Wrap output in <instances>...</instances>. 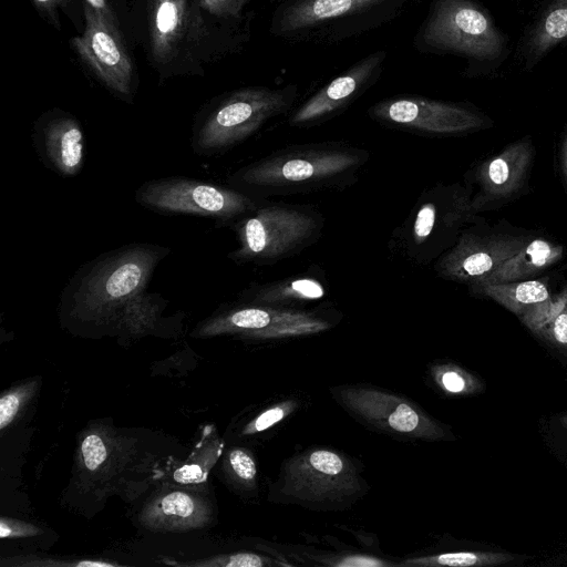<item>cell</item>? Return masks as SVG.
<instances>
[{
  "label": "cell",
  "instance_id": "44dd1931",
  "mask_svg": "<svg viewBox=\"0 0 567 567\" xmlns=\"http://www.w3.org/2000/svg\"><path fill=\"white\" fill-rule=\"evenodd\" d=\"M321 281L308 276L286 278L262 285H251L240 299L247 303L293 308L298 303L313 301L324 296Z\"/></svg>",
  "mask_w": 567,
  "mask_h": 567
},
{
  "label": "cell",
  "instance_id": "8992f818",
  "mask_svg": "<svg viewBox=\"0 0 567 567\" xmlns=\"http://www.w3.org/2000/svg\"><path fill=\"white\" fill-rule=\"evenodd\" d=\"M472 212L463 189L436 184L419 196L393 230L390 248L410 262H432L455 244L453 236Z\"/></svg>",
  "mask_w": 567,
  "mask_h": 567
},
{
  "label": "cell",
  "instance_id": "f546056e",
  "mask_svg": "<svg viewBox=\"0 0 567 567\" xmlns=\"http://www.w3.org/2000/svg\"><path fill=\"white\" fill-rule=\"evenodd\" d=\"M296 409L297 401L295 400H286L276 403L260 412L256 417L248 422L243 430V434L252 435L264 432L285 420Z\"/></svg>",
  "mask_w": 567,
  "mask_h": 567
},
{
  "label": "cell",
  "instance_id": "2e32d148",
  "mask_svg": "<svg viewBox=\"0 0 567 567\" xmlns=\"http://www.w3.org/2000/svg\"><path fill=\"white\" fill-rule=\"evenodd\" d=\"M32 141L42 164L62 177H73L83 167L85 136L70 113L52 110L34 123Z\"/></svg>",
  "mask_w": 567,
  "mask_h": 567
},
{
  "label": "cell",
  "instance_id": "f1b7e54d",
  "mask_svg": "<svg viewBox=\"0 0 567 567\" xmlns=\"http://www.w3.org/2000/svg\"><path fill=\"white\" fill-rule=\"evenodd\" d=\"M187 565L206 567H264L290 566L289 563L271 559L255 553H235L216 556L207 560L195 561Z\"/></svg>",
  "mask_w": 567,
  "mask_h": 567
},
{
  "label": "cell",
  "instance_id": "9a60e30c",
  "mask_svg": "<svg viewBox=\"0 0 567 567\" xmlns=\"http://www.w3.org/2000/svg\"><path fill=\"white\" fill-rule=\"evenodd\" d=\"M525 243L524 237L463 231L456 243L436 259L434 270L446 280L474 286L515 255Z\"/></svg>",
  "mask_w": 567,
  "mask_h": 567
},
{
  "label": "cell",
  "instance_id": "8d00e7d4",
  "mask_svg": "<svg viewBox=\"0 0 567 567\" xmlns=\"http://www.w3.org/2000/svg\"><path fill=\"white\" fill-rule=\"evenodd\" d=\"M90 7H92L96 12H99L104 19L109 22L117 27V19L112 11L111 7L107 4L106 0H84Z\"/></svg>",
  "mask_w": 567,
  "mask_h": 567
},
{
  "label": "cell",
  "instance_id": "7a4b0ae2",
  "mask_svg": "<svg viewBox=\"0 0 567 567\" xmlns=\"http://www.w3.org/2000/svg\"><path fill=\"white\" fill-rule=\"evenodd\" d=\"M169 252L168 247L147 243L103 252L70 278L61 296L62 313L80 323H113L124 303L146 290L157 265Z\"/></svg>",
  "mask_w": 567,
  "mask_h": 567
},
{
  "label": "cell",
  "instance_id": "4fadbf2b",
  "mask_svg": "<svg viewBox=\"0 0 567 567\" xmlns=\"http://www.w3.org/2000/svg\"><path fill=\"white\" fill-rule=\"evenodd\" d=\"M386 58L388 51L380 49L355 61L295 106L290 112L289 124L295 127H310L342 113L379 82Z\"/></svg>",
  "mask_w": 567,
  "mask_h": 567
},
{
  "label": "cell",
  "instance_id": "277c9868",
  "mask_svg": "<svg viewBox=\"0 0 567 567\" xmlns=\"http://www.w3.org/2000/svg\"><path fill=\"white\" fill-rule=\"evenodd\" d=\"M298 97L295 83L246 86L224 94L197 116L192 135L194 153L213 156L227 152L270 120L291 112Z\"/></svg>",
  "mask_w": 567,
  "mask_h": 567
},
{
  "label": "cell",
  "instance_id": "5b68a950",
  "mask_svg": "<svg viewBox=\"0 0 567 567\" xmlns=\"http://www.w3.org/2000/svg\"><path fill=\"white\" fill-rule=\"evenodd\" d=\"M238 247L228 254L236 264L272 265L300 254L322 236L324 217L309 205L264 200L233 225Z\"/></svg>",
  "mask_w": 567,
  "mask_h": 567
},
{
  "label": "cell",
  "instance_id": "3957f363",
  "mask_svg": "<svg viewBox=\"0 0 567 567\" xmlns=\"http://www.w3.org/2000/svg\"><path fill=\"white\" fill-rule=\"evenodd\" d=\"M415 0H275L269 33L288 43L332 45L377 30Z\"/></svg>",
  "mask_w": 567,
  "mask_h": 567
},
{
  "label": "cell",
  "instance_id": "7402d4cb",
  "mask_svg": "<svg viewBox=\"0 0 567 567\" xmlns=\"http://www.w3.org/2000/svg\"><path fill=\"white\" fill-rule=\"evenodd\" d=\"M519 319L533 333L567 351V285L556 296L529 308Z\"/></svg>",
  "mask_w": 567,
  "mask_h": 567
},
{
  "label": "cell",
  "instance_id": "ffe728a7",
  "mask_svg": "<svg viewBox=\"0 0 567 567\" xmlns=\"http://www.w3.org/2000/svg\"><path fill=\"white\" fill-rule=\"evenodd\" d=\"M564 250L559 245L536 238L526 241L512 257L501 264L491 275L471 288L482 285L518 281L558 262Z\"/></svg>",
  "mask_w": 567,
  "mask_h": 567
},
{
  "label": "cell",
  "instance_id": "836d02e7",
  "mask_svg": "<svg viewBox=\"0 0 567 567\" xmlns=\"http://www.w3.org/2000/svg\"><path fill=\"white\" fill-rule=\"evenodd\" d=\"M326 565L336 567H382L392 566V563L384 561L380 558H375L367 555H348L336 558L331 561H326Z\"/></svg>",
  "mask_w": 567,
  "mask_h": 567
},
{
  "label": "cell",
  "instance_id": "ac0fdd59",
  "mask_svg": "<svg viewBox=\"0 0 567 567\" xmlns=\"http://www.w3.org/2000/svg\"><path fill=\"white\" fill-rule=\"evenodd\" d=\"M195 3L190 0H152L150 48L154 62H173L194 38Z\"/></svg>",
  "mask_w": 567,
  "mask_h": 567
},
{
  "label": "cell",
  "instance_id": "8fae6325",
  "mask_svg": "<svg viewBox=\"0 0 567 567\" xmlns=\"http://www.w3.org/2000/svg\"><path fill=\"white\" fill-rule=\"evenodd\" d=\"M360 489L353 463L327 449H312L291 457L285 468L281 491L310 502L339 501Z\"/></svg>",
  "mask_w": 567,
  "mask_h": 567
},
{
  "label": "cell",
  "instance_id": "83f0119b",
  "mask_svg": "<svg viewBox=\"0 0 567 567\" xmlns=\"http://www.w3.org/2000/svg\"><path fill=\"white\" fill-rule=\"evenodd\" d=\"M431 374L436 385L449 394L471 395L484 388L477 377L454 363L435 364Z\"/></svg>",
  "mask_w": 567,
  "mask_h": 567
},
{
  "label": "cell",
  "instance_id": "e0dca14e",
  "mask_svg": "<svg viewBox=\"0 0 567 567\" xmlns=\"http://www.w3.org/2000/svg\"><path fill=\"white\" fill-rule=\"evenodd\" d=\"M533 158V145L526 141H518L482 163L474 174L481 192L471 202L472 210L478 209L486 202L505 199L518 192Z\"/></svg>",
  "mask_w": 567,
  "mask_h": 567
},
{
  "label": "cell",
  "instance_id": "603a6c76",
  "mask_svg": "<svg viewBox=\"0 0 567 567\" xmlns=\"http://www.w3.org/2000/svg\"><path fill=\"white\" fill-rule=\"evenodd\" d=\"M473 290L493 299L518 317L550 297L547 286L539 280L482 285L473 287Z\"/></svg>",
  "mask_w": 567,
  "mask_h": 567
},
{
  "label": "cell",
  "instance_id": "484cf974",
  "mask_svg": "<svg viewBox=\"0 0 567 567\" xmlns=\"http://www.w3.org/2000/svg\"><path fill=\"white\" fill-rule=\"evenodd\" d=\"M514 560V556L507 553L492 551H456L444 553L431 556L409 558L399 564L406 567H470V566H493Z\"/></svg>",
  "mask_w": 567,
  "mask_h": 567
},
{
  "label": "cell",
  "instance_id": "4316f807",
  "mask_svg": "<svg viewBox=\"0 0 567 567\" xmlns=\"http://www.w3.org/2000/svg\"><path fill=\"white\" fill-rule=\"evenodd\" d=\"M567 38V0H556L536 25L529 42V53L540 56Z\"/></svg>",
  "mask_w": 567,
  "mask_h": 567
},
{
  "label": "cell",
  "instance_id": "74e56055",
  "mask_svg": "<svg viewBox=\"0 0 567 567\" xmlns=\"http://www.w3.org/2000/svg\"><path fill=\"white\" fill-rule=\"evenodd\" d=\"M561 168L564 173V177L567 182V134L565 136L563 148H561Z\"/></svg>",
  "mask_w": 567,
  "mask_h": 567
},
{
  "label": "cell",
  "instance_id": "ba28073f",
  "mask_svg": "<svg viewBox=\"0 0 567 567\" xmlns=\"http://www.w3.org/2000/svg\"><path fill=\"white\" fill-rule=\"evenodd\" d=\"M135 200L157 213L195 215L231 226L255 210L265 199H258L231 186L172 176L145 182L137 188Z\"/></svg>",
  "mask_w": 567,
  "mask_h": 567
},
{
  "label": "cell",
  "instance_id": "6da1fadb",
  "mask_svg": "<svg viewBox=\"0 0 567 567\" xmlns=\"http://www.w3.org/2000/svg\"><path fill=\"white\" fill-rule=\"evenodd\" d=\"M369 156L341 142L290 145L239 168L228 181L258 199L343 189L357 181Z\"/></svg>",
  "mask_w": 567,
  "mask_h": 567
},
{
  "label": "cell",
  "instance_id": "52a82bcc",
  "mask_svg": "<svg viewBox=\"0 0 567 567\" xmlns=\"http://www.w3.org/2000/svg\"><path fill=\"white\" fill-rule=\"evenodd\" d=\"M413 48L422 54H457L488 60L503 48V39L486 13L471 0H431Z\"/></svg>",
  "mask_w": 567,
  "mask_h": 567
},
{
  "label": "cell",
  "instance_id": "d6986e66",
  "mask_svg": "<svg viewBox=\"0 0 567 567\" xmlns=\"http://www.w3.org/2000/svg\"><path fill=\"white\" fill-rule=\"evenodd\" d=\"M209 516V507L202 498L172 491L155 497L144 508L141 522L151 529L176 532L202 527Z\"/></svg>",
  "mask_w": 567,
  "mask_h": 567
},
{
  "label": "cell",
  "instance_id": "d6a6232c",
  "mask_svg": "<svg viewBox=\"0 0 567 567\" xmlns=\"http://www.w3.org/2000/svg\"><path fill=\"white\" fill-rule=\"evenodd\" d=\"M28 388H19L4 393L0 399V429H6L16 417L28 394Z\"/></svg>",
  "mask_w": 567,
  "mask_h": 567
},
{
  "label": "cell",
  "instance_id": "e575fe53",
  "mask_svg": "<svg viewBox=\"0 0 567 567\" xmlns=\"http://www.w3.org/2000/svg\"><path fill=\"white\" fill-rule=\"evenodd\" d=\"M40 533V529L29 523L11 518H1L0 536L1 538H14L23 536H33Z\"/></svg>",
  "mask_w": 567,
  "mask_h": 567
},
{
  "label": "cell",
  "instance_id": "7c38bea8",
  "mask_svg": "<svg viewBox=\"0 0 567 567\" xmlns=\"http://www.w3.org/2000/svg\"><path fill=\"white\" fill-rule=\"evenodd\" d=\"M85 28L71 43L92 73L114 93L128 100L133 93L134 66L118 27L92 7L83 4Z\"/></svg>",
  "mask_w": 567,
  "mask_h": 567
},
{
  "label": "cell",
  "instance_id": "9c48e42d",
  "mask_svg": "<svg viewBox=\"0 0 567 567\" xmlns=\"http://www.w3.org/2000/svg\"><path fill=\"white\" fill-rule=\"evenodd\" d=\"M330 328L331 321L318 311L245 302L220 309L203 321L193 334H237L251 339L274 340L311 336Z\"/></svg>",
  "mask_w": 567,
  "mask_h": 567
},
{
  "label": "cell",
  "instance_id": "30bf717a",
  "mask_svg": "<svg viewBox=\"0 0 567 567\" xmlns=\"http://www.w3.org/2000/svg\"><path fill=\"white\" fill-rule=\"evenodd\" d=\"M368 115L383 126L427 136L456 135L484 125V118L464 104L416 94L382 99Z\"/></svg>",
  "mask_w": 567,
  "mask_h": 567
},
{
  "label": "cell",
  "instance_id": "d4e9b609",
  "mask_svg": "<svg viewBox=\"0 0 567 567\" xmlns=\"http://www.w3.org/2000/svg\"><path fill=\"white\" fill-rule=\"evenodd\" d=\"M166 303L162 296L142 291L124 303L113 323L133 333L145 331L154 326Z\"/></svg>",
  "mask_w": 567,
  "mask_h": 567
},
{
  "label": "cell",
  "instance_id": "cb8c5ba5",
  "mask_svg": "<svg viewBox=\"0 0 567 567\" xmlns=\"http://www.w3.org/2000/svg\"><path fill=\"white\" fill-rule=\"evenodd\" d=\"M256 0H197L200 9L218 20L223 28L243 47L250 38Z\"/></svg>",
  "mask_w": 567,
  "mask_h": 567
},
{
  "label": "cell",
  "instance_id": "1f68e13d",
  "mask_svg": "<svg viewBox=\"0 0 567 567\" xmlns=\"http://www.w3.org/2000/svg\"><path fill=\"white\" fill-rule=\"evenodd\" d=\"M84 465L90 471L99 468L107 456V449L103 437L99 434L86 435L81 446Z\"/></svg>",
  "mask_w": 567,
  "mask_h": 567
},
{
  "label": "cell",
  "instance_id": "d590c367",
  "mask_svg": "<svg viewBox=\"0 0 567 567\" xmlns=\"http://www.w3.org/2000/svg\"><path fill=\"white\" fill-rule=\"evenodd\" d=\"M35 7L52 21H56V11L59 8L65 7L70 0H33Z\"/></svg>",
  "mask_w": 567,
  "mask_h": 567
},
{
  "label": "cell",
  "instance_id": "4dcf8cb0",
  "mask_svg": "<svg viewBox=\"0 0 567 567\" xmlns=\"http://www.w3.org/2000/svg\"><path fill=\"white\" fill-rule=\"evenodd\" d=\"M227 463L234 476L244 484L256 481L257 466L252 455L245 449H233L227 455Z\"/></svg>",
  "mask_w": 567,
  "mask_h": 567
},
{
  "label": "cell",
  "instance_id": "5bb4252c",
  "mask_svg": "<svg viewBox=\"0 0 567 567\" xmlns=\"http://www.w3.org/2000/svg\"><path fill=\"white\" fill-rule=\"evenodd\" d=\"M336 395L350 412L384 431L426 441L446 439L435 420L404 398L362 386H343Z\"/></svg>",
  "mask_w": 567,
  "mask_h": 567
},
{
  "label": "cell",
  "instance_id": "f35d334b",
  "mask_svg": "<svg viewBox=\"0 0 567 567\" xmlns=\"http://www.w3.org/2000/svg\"><path fill=\"white\" fill-rule=\"evenodd\" d=\"M560 423L565 429H567V415L560 417Z\"/></svg>",
  "mask_w": 567,
  "mask_h": 567
}]
</instances>
